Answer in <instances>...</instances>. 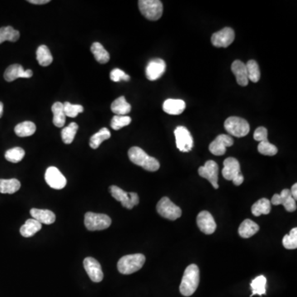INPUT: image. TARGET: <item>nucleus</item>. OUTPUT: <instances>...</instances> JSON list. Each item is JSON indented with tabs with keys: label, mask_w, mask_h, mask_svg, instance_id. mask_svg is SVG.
<instances>
[{
	"label": "nucleus",
	"mask_w": 297,
	"mask_h": 297,
	"mask_svg": "<svg viewBox=\"0 0 297 297\" xmlns=\"http://www.w3.org/2000/svg\"><path fill=\"white\" fill-rule=\"evenodd\" d=\"M259 230V226L258 224L254 222L252 220L247 219V220H244L241 223V225H239V236L244 238V239H248V238H250V237L256 234Z\"/></svg>",
	"instance_id": "b1692460"
},
{
	"label": "nucleus",
	"mask_w": 297,
	"mask_h": 297,
	"mask_svg": "<svg viewBox=\"0 0 297 297\" xmlns=\"http://www.w3.org/2000/svg\"><path fill=\"white\" fill-rule=\"evenodd\" d=\"M84 267L88 275L94 283H100L102 281L103 273L101 270V265L95 258L92 257L86 258L84 260Z\"/></svg>",
	"instance_id": "f3484780"
},
{
	"label": "nucleus",
	"mask_w": 297,
	"mask_h": 297,
	"mask_svg": "<svg viewBox=\"0 0 297 297\" xmlns=\"http://www.w3.org/2000/svg\"><path fill=\"white\" fill-rule=\"evenodd\" d=\"M145 257L142 254H129L119 259L117 269L124 275H130L142 268L145 264Z\"/></svg>",
	"instance_id": "7ed1b4c3"
},
{
	"label": "nucleus",
	"mask_w": 297,
	"mask_h": 297,
	"mask_svg": "<svg viewBox=\"0 0 297 297\" xmlns=\"http://www.w3.org/2000/svg\"><path fill=\"white\" fill-rule=\"evenodd\" d=\"M131 122V118L128 116H114L111 119V127L118 131L125 126H128Z\"/></svg>",
	"instance_id": "a19ab883"
},
{
	"label": "nucleus",
	"mask_w": 297,
	"mask_h": 297,
	"mask_svg": "<svg viewBox=\"0 0 297 297\" xmlns=\"http://www.w3.org/2000/svg\"><path fill=\"white\" fill-rule=\"evenodd\" d=\"M197 224L200 231L205 234H211L216 230V223L209 211L203 210L197 218Z\"/></svg>",
	"instance_id": "a211bd4d"
},
{
	"label": "nucleus",
	"mask_w": 297,
	"mask_h": 297,
	"mask_svg": "<svg viewBox=\"0 0 297 297\" xmlns=\"http://www.w3.org/2000/svg\"><path fill=\"white\" fill-rule=\"evenodd\" d=\"M156 209H157V212L162 217L166 218L168 220H175L179 219V217H181V208L175 205L167 197L160 199V201L158 202Z\"/></svg>",
	"instance_id": "1a4fd4ad"
},
{
	"label": "nucleus",
	"mask_w": 297,
	"mask_h": 297,
	"mask_svg": "<svg viewBox=\"0 0 297 297\" xmlns=\"http://www.w3.org/2000/svg\"><path fill=\"white\" fill-rule=\"evenodd\" d=\"M234 145V140L230 135H218L212 142L209 145V150L211 154L216 156L224 155L226 152V148L230 147Z\"/></svg>",
	"instance_id": "2eb2a0df"
},
{
	"label": "nucleus",
	"mask_w": 297,
	"mask_h": 297,
	"mask_svg": "<svg viewBox=\"0 0 297 297\" xmlns=\"http://www.w3.org/2000/svg\"><path fill=\"white\" fill-rule=\"evenodd\" d=\"M258 150L262 155H267V156H273V155L278 154V148L276 145L271 144L268 140H264L260 141L258 146Z\"/></svg>",
	"instance_id": "4c0bfd02"
},
{
	"label": "nucleus",
	"mask_w": 297,
	"mask_h": 297,
	"mask_svg": "<svg viewBox=\"0 0 297 297\" xmlns=\"http://www.w3.org/2000/svg\"><path fill=\"white\" fill-rule=\"evenodd\" d=\"M2 113H3V104L0 101V118L2 117Z\"/></svg>",
	"instance_id": "49530a36"
},
{
	"label": "nucleus",
	"mask_w": 297,
	"mask_h": 297,
	"mask_svg": "<svg viewBox=\"0 0 297 297\" xmlns=\"http://www.w3.org/2000/svg\"><path fill=\"white\" fill-rule=\"evenodd\" d=\"M28 2L30 3H32V4H46V3H48L50 2V0H29Z\"/></svg>",
	"instance_id": "c03bdc74"
},
{
	"label": "nucleus",
	"mask_w": 297,
	"mask_h": 297,
	"mask_svg": "<svg viewBox=\"0 0 297 297\" xmlns=\"http://www.w3.org/2000/svg\"><path fill=\"white\" fill-rule=\"evenodd\" d=\"M266 284H267V278L264 276L260 275L254 278L250 284L252 289V295L250 297L254 295H265Z\"/></svg>",
	"instance_id": "72a5a7b5"
},
{
	"label": "nucleus",
	"mask_w": 297,
	"mask_h": 297,
	"mask_svg": "<svg viewBox=\"0 0 297 297\" xmlns=\"http://www.w3.org/2000/svg\"><path fill=\"white\" fill-rule=\"evenodd\" d=\"M110 79L111 81L113 82H121V81H129L131 80V78L128 75H126V73L124 72L123 70H120V69H114L111 70L110 73Z\"/></svg>",
	"instance_id": "79ce46f5"
},
{
	"label": "nucleus",
	"mask_w": 297,
	"mask_h": 297,
	"mask_svg": "<svg viewBox=\"0 0 297 297\" xmlns=\"http://www.w3.org/2000/svg\"><path fill=\"white\" fill-rule=\"evenodd\" d=\"M111 224L108 215L98 213L87 212L85 215V227L90 231L106 230Z\"/></svg>",
	"instance_id": "0eeeda50"
},
{
	"label": "nucleus",
	"mask_w": 297,
	"mask_h": 297,
	"mask_svg": "<svg viewBox=\"0 0 297 297\" xmlns=\"http://www.w3.org/2000/svg\"><path fill=\"white\" fill-rule=\"evenodd\" d=\"M128 156L133 164L142 167L147 171L155 172L160 169V162L158 160L148 155L141 148L137 146L131 147L129 150Z\"/></svg>",
	"instance_id": "f03ea898"
},
{
	"label": "nucleus",
	"mask_w": 297,
	"mask_h": 297,
	"mask_svg": "<svg viewBox=\"0 0 297 297\" xmlns=\"http://www.w3.org/2000/svg\"><path fill=\"white\" fill-rule=\"evenodd\" d=\"M33 75L32 70H25L21 65L14 64L12 66H8L4 72V80L7 82H12L19 78H25L29 79Z\"/></svg>",
	"instance_id": "6ab92c4d"
},
{
	"label": "nucleus",
	"mask_w": 297,
	"mask_h": 297,
	"mask_svg": "<svg viewBox=\"0 0 297 297\" xmlns=\"http://www.w3.org/2000/svg\"><path fill=\"white\" fill-rule=\"evenodd\" d=\"M254 139L259 142L264 140H268V130L264 126L258 127L256 131H254Z\"/></svg>",
	"instance_id": "37998d69"
},
{
	"label": "nucleus",
	"mask_w": 297,
	"mask_h": 297,
	"mask_svg": "<svg viewBox=\"0 0 297 297\" xmlns=\"http://www.w3.org/2000/svg\"><path fill=\"white\" fill-rule=\"evenodd\" d=\"M218 173H219V166L213 160H208L205 163V165L200 167L198 169L199 175L201 178L207 179L215 189H219Z\"/></svg>",
	"instance_id": "9b49d317"
},
{
	"label": "nucleus",
	"mask_w": 297,
	"mask_h": 297,
	"mask_svg": "<svg viewBox=\"0 0 297 297\" xmlns=\"http://www.w3.org/2000/svg\"><path fill=\"white\" fill-rule=\"evenodd\" d=\"M64 111L66 114V116L69 117H76L78 114L82 113L84 111V106L82 105H79V104H71L69 101L64 102Z\"/></svg>",
	"instance_id": "ea45409f"
},
{
	"label": "nucleus",
	"mask_w": 297,
	"mask_h": 297,
	"mask_svg": "<svg viewBox=\"0 0 297 297\" xmlns=\"http://www.w3.org/2000/svg\"><path fill=\"white\" fill-rule=\"evenodd\" d=\"M186 108V103L181 99H169L163 104V110L169 115H180Z\"/></svg>",
	"instance_id": "aec40b11"
},
{
	"label": "nucleus",
	"mask_w": 297,
	"mask_h": 297,
	"mask_svg": "<svg viewBox=\"0 0 297 297\" xmlns=\"http://www.w3.org/2000/svg\"><path fill=\"white\" fill-rule=\"evenodd\" d=\"M291 194H292V196L293 198L297 200V184H294L293 187H292V189L290 190Z\"/></svg>",
	"instance_id": "a18cd8bd"
},
{
	"label": "nucleus",
	"mask_w": 297,
	"mask_h": 297,
	"mask_svg": "<svg viewBox=\"0 0 297 297\" xmlns=\"http://www.w3.org/2000/svg\"><path fill=\"white\" fill-rule=\"evenodd\" d=\"M283 244L287 249H296L297 248V228H293L290 233L283 237Z\"/></svg>",
	"instance_id": "58836bf2"
},
{
	"label": "nucleus",
	"mask_w": 297,
	"mask_h": 297,
	"mask_svg": "<svg viewBox=\"0 0 297 297\" xmlns=\"http://www.w3.org/2000/svg\"><path fill=\"white\" fill-rule=\"evenodd\" d=\"M110 137H111V132L108 129L103 127L99 132L92 135V137L90 138V147L94 150H96L99 147V145L103 142L104 140H108Z\"/></svg>",
	"instance_id": "2f4dec72"
},
{
	"label": "nucleus",
	"mask_w": 297,
	"mask_h": 297,
	"mask_svg": "<svg viewBox=\"0 0 297 297\" xmlns=\"http://www.w3.org/2000/svg\"><path fill=\"white\" fill-rule=\"evenodd\" d=\"M41 227H42V225L37 220H34V219H28L25 222L24 225L20 228V233L25 238H28V237L33 236L34 234L40 231L41 230Z\"/></svg>",
	"instance_id": "a878e982"
},
{
	"label": "nucleus",
	"mask_w": 297,
	"mask_h": 297,
	"mask_svg": "<svg viewBox=\"0 0 297 297\" xmlns=\"http://www.w3.org/2000/svg\"><path fill=\"white\" fill-rule=\"evenodd\" d=\"M20 37V33L17 30H15L13 27H0V44L3 41H8L15 42Z\"/></svg>",
	"instance_id": "473e14b6"
},
{
	"label": "nucleus",
	"mask_w": 297,
	"mask_h": 297,
	"mask_svg": "<svg viewBox=\"0 0 297 297\" xmlns=\"http://www.w3.org/2000/svg\"><path fill=\"white\" fill-rule=\"evenodd\" d=\"M111 111L116 116H126L131 110V104L127 102L124 96L116 99L111 105Z\"/></svg>",
	"instance_id": "5701e85b"
},
{
	"label": "nucleus",
	"mask_w": 297,
	"mask_h": 297,
	"mask_svg": "<svg viewBox=\"0 0 297 297\" xmlns=\"http://www.w3.org/2000/svg\"><path fill=\"white\" fill-rule=\"evenodd\" d=\"M231 70L234 76L236 78V81L238 85L240 86H247L249 84V79L247 75L246 66L245 64L243 63L241 61H234L232 63Z\"/></svg>",
	"instance_id": "4be33fe9"
},
{
	"label": "nucleus",
	"mask_w": 297,
	"mask_h": 297,
	"mask_svg": "<svg viewBox=\"0 0 297 297\" xmlns=\"http://www.w3.org/2000/svg\"><path fill=\"white\" fill-rule=\"evenodd\" d=\"M30 214L32 216V219L37 220L39 223L45 225H51L56 221V215L53 211L50 210H41L32 208L30 210Z\"/></svg>",
	"instance_id": "412c9836"
},
{
	"label": "nucleus",
	"mask_w": 297,
	"mask_h": 297,
	"mask_svg": "<svg viewBox=\"0 0 297 297\" xmlns=\"http://www.w3.org/2000/svg\"><path fill=\"white\" fill-rule=\"evenodd\" d=\"M176 145L181 152H190L194 147V138L189 129L185 126H178L174 130Z\"/></svg>",
	"instance_id": "9d476101"
},
{
	"label": "nucleus",
	"mask_w": 297,
	"mask_h": 297,
	"mask_svg": "<svg viewBox=\"0 0 297 297\" xmlns=\"http://www.w3.org/2000/svg\"><path fill=\"white\" fill-rule=\"evenodd\" d=\"M200 283V271L196 264H191L184 271V277L180 284V293L184 297L193 295Z\"/></svg>",
	"instance_id": "f257e3e1"
},
{
	"label": "nucleus",
	"mask_w": 297,
	"mask_h": 297,
	"mask_svg": "<svg viewBox=\"0 0 297 297\" xmlns=\"http://www.w3.org/2000/svg\"><path fill=\"white\" fill-rule=\"evenodd\" d=\"M36 126L32 121H23L15 126L14 132L19 137H27L36 132Z\"/></svg>",
	"instance_id": "c756f323"
},
{
	"label": "nucleus",
	"mask_w": 297,
	"mask_h": 297,
	"mask_svg": "<svg viewBox=\"0 0 297 297\" xmlns=\"http://www.w3.org/2000/svg\"><path fill=\"white\" fill-rule=\"evenodd\" d=\"M21 188L20 182L16 179H0V193L3 194H13Z\"/></svg>",
	"instance_id": "bb28decb"
},
{
	"label": "nucleus",
	"mask_w": 297,
	"mask_h": 297,
	"mask_svg": "<svg viewBox=\"0 0 297 297\" xmlns=\"http://www.w3.org/2000/svg\"><path fill=\"white\" fill-rule=\"evenodd\" d=\"M24 156V150L20 147L12 148V149L7 150L5 153V159L8 162L14 163V164L22 161Z\"/></svg>",
	"instance_id": "e433bc0d"
},
{
	"label": "nucleus",
	"mask_w": 297,
	"mask_h": 297,
	"mask_svg": "<svg viewBox=\"0 0 297 297\" xmlns=\"http://www.w3.org/2000/svg\"><path fill=\"white\" fill-rule=\"evenodd\" d=\"M247 70V75L248 79L253 83H258L261 77L259 66L256 61L254 60L248 61V63L245 64Z\"/></svg>",
	"instance_id": "f704fd0d"
},
{
	"label": "nucleus",
	"mask_w": 297,
	"mask_h": 297,
	"mask_svg": "<svg viewBox=\"0 0 297 297\" xmlns=\"http://www.w3.org/2000/svg\"><path fill=\"white\" fill-rule=\"evenodd\" d=\"M79 126L75 122H71L69 126H66L61 131V138L63 142L66 145H70L75 139V135L77 133Z\"/></svg>",
	"instance_id": "c9c22d12"
},
{
	"label": "nucleus",
	"mask_w": 297,
	"mask_h": 297,
	"mask_svg": "<svg viewBox=\"0 0 297 297\" xmlns=\"http://www.w3.org/2000/svg\"><path fill=\"white\" fill-rule=\"evenodd\" d=\"M45 179L46 184H48L51 189L57 190L64 189L67 184L66 177L64 176L56 167H49L48 169H46Z\"/></svg>",
	"instance_id": "ddd939ff"
},
{
	"label": "nucleus",
	"mask_w": 297,
	"mask_h": 297,
	"mask_svg": "<svg viewBox=\"0 0 297 297\" xmlns=\"http://www.w3.org/2000/svg\"><path fill=\"white\" fill-rule=\"evenodd\" d=\"M270 202L274 205H283L288 212L297 210V201L292 196L290 189H283L281 194H274Z\"/></svg>",
	"instance_id": "4468645a"
},
{
	"label": "nucleus",
	"mask_w": 297,
	"mask_h": 297,
	"mask_svg": "<svg viewBox=\"0 0 297 297\" xmlns=\"http://www.w3.org/2000/svg\"><path fill=\"white\" fill-rule=\"evenodd\" d=\"M224 126L228 134L233 135L234 137H244L250 131L249 122L245 119L239 116L228 117L225 120Z\"/></svg>",
	"instance_id": "39448f33"
},
{
	"label": "nucleus",
	"mask_w": 297,
	"mask_h": 297,
	"mask_svg": "<svg viewBox=\"0 0 297 297\" xmlns=\"http://www.w3.org/2000/svg\"><path fill=\"white\" fill-rule=\"evenodd\" d=\"M141 14L150 21H157L162 17L164 7L160 0H140L138 2Z\"/></svg>",
	"instance_id": "20e7f679"
},
{
	"label": "nucleus",
	"mask_w": 297,
	"mask_h": 297,
	"mask_svg": "<svg viewBox=\"0 0 297 297\" xmlns=\"http://www.w3.org/2000/svg\"><path fill=\"white\" fill-rule=\"evenodd\" d=\"M51 111L53 112V124L56 127H63L66 124V114L64 111L63 103L56 101L52 105Z\"/></svg>",
	"instance_id": "393cba45"
},
{
	"label": "nucleus",
	"mask_w": 297,
	"mask_h": 297,
	"mask_svg": "<svg viewBox=\"0 0 297 297\" xmlns=\"http://www.w3.org/2000/svg\"><path fill=\"white\" fill-rule=\"evenodd\" d=\"M166 70V63L162 59H153L149 61L146 69L145 75L146 78L150 81H155L161 78Z\"/></svg>",
	"instance_id": "dca6fc26"
},
{
	"label": "nucleus",
	"mask_w": 297,
	"mask_h": 297,
	"mask_svg": "<svg viewBox=\"0 0 297 297\" xmlns=\"http://www.w3.org/2000/svg\"><path fill=\"white\" fill-rule=\"evenodd\" d=\"M109 191L114 199L121 203L123 207L131 210L134 206L137 205L140 202L138 194L135 193H126L117 186H111Z\"/></svg>",
	"instance_id": "6e6552de"
},
{
	"label": "nucleus",
	"mask_w": 297,
	"mask_h": 297,
	"mask_svg": "<svg viewBox=\"0 0 297 297\" xmlns=\"http://www.w3.org/2000/svg\"><path fill=\"white\" fill-rule=\"evenodd\" d=\"M222 175L226 180L233 182L235 186H239L244 182V176L240 173V165L235 158L229 157L224 161Z\"/></svg>",
	"instance_id": "423d86ee"
},
{
	"label": "nucleus",
	"mask_w": 297,
	"mask_h": 297,
	"mask_svg": "<svg viewBox=\"0 0 297 297\" xmlns=\"http://www.w3.org/2000/svg\"><path fill=\"white\" fill-rule=\"evenodd\" d=\"M36 60L38 61L39 65L41 66H48L52 63L53 57L51 51L47 46L41 45L36 50Z\"/></svg>",
	"instance_id": "c85d7f7f"
},
{
	"label": "nucleus",
	"mask_w": 297,
	"mask_h": 297,
	"mask_svg": "<svg viewBox=\"0 0 297 297\" xmlns=\"http://www.w3.org/2000/svg\"><path fill=\"white\" fill-rule=\"evenodd\" d=\"M91 52L95 56V60L100 64H106L110 60V55L99 42H95L91 46Z\"/></svg>",
	"instance_id": "cd10ccee"
},
{
	"label": "nucleus",
	"mask_w": 297,
	"mask_h": 297,
	"mask_svg": "<svg viewBox=\"0 0 297 297\" xmlns=\"http://www.w3.org/2000/svg\"><path fill=\"white\" fill-rule=\"evenodd\" d=\"M252 213L255 216L261 215H268L271 211L270 200L267 198H261L252 205Z\"/></svg>",
	"instance_id": "7c9ffc66"
},
{
	"label": "nucleus",
	"mask_w": 297,
	"mask_h": 297,
	"mask_svg": "<svg viewBox=\"0 0 297 297\" xmlns=\"http://www.w3.org/2000/svg\"><path fill=\"white\" fill-rule=\"evenodd\" d=\"M235 38V34L231 27H225L219 32H215L211 36V43L218 48H227Z\"/></svg>",
	"instance_id": "f8f14e48"
}]
</instances>
